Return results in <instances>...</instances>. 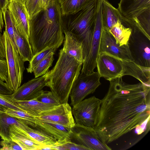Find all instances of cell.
<instances>
[{
  "label": "cell",
  "instance_id": "obj_11",
  "mask_svg": "<svg viewBox=\"0 0 150 150\" xmlns=\"http://www.w3.org/2000/svg\"><path fill=\"white\" fill-rule=\"evenodd\" d=\"M96 66L97 72L100 77L109 81L123 76L124 66L122 60L107 53L98 54Z\"/></svg>",
  "mask_w": 150,
  "mask_h": 150
},
{
  "label": "cell",
  "instance_id": "obj_17",
  "mask_svg": "<svg viewBox=\"0 0 150 150\" xmlns=\"http://www.w3.org/2000/svg\"><path fill=\"white\" fill-rule=\"evenodd\" d=\"M35 117L36 126L34 128L46 132L57 140L70 139V137L71 128L66 127L56 122Z\"/></svg>",
  "mask_w": 150,
  "mask_h": 150
},
{
  "label": "cell",
  "instance_id": "obj_30",
  "mask_svg": "<svg viewBox=\"0 0 150 150\" xmlns=\"http://www.w3.org/2000/svg\"><path fill=\"white\" fill-rule=\"evenodd\" d=\"M57 49L56 47H47L43 50L33 55L29 63L28 67L26 69L28 73L33 72L35 67L41 61L52 52H55Z\"/></svg>",
  "mask_w": 150,
  "mask_h": 150
},
{
  "label": "cell",
  "instance_id": "obj_10",
  "mask_svg": "<svg viewBox=\"0 0 150 150\" xmlns=\"http://www.w3.org/2000/svg\"><path fill=\"white\" fill-rule=\"evenodd\" d=\"M71 129L70 137L71 141L85 147L88 150L112 149L101 141L93 128L75 123Z\"/></svg>",
  "mask_w": 150,
  "mask_h": 150
},
{
  "label": "cell",
  "instance_id": "obj_7",
  "mask_svg": "<svg viewBox=\"0 0 150 150\" xmlns=\"http://www.w3.org/2000/svg\"><path fill=\"white\" fill-rule=\"evenodd\" d=\"M101 100L94 96L73 106L72 112L76 123L94 129L97 123Z\"/></svg>",
  "mask_w": 150,
  "mask_h": 150
},
{
  "label": "cell",
  "instance_id": "obj_42",
  "mask_svg": "<svg viewBox=\"0 0 150 150\" xmlns=\"http://www.w3.org/2000/svg\"><path fill=\"white\" fill-rule=\"evenodd\" d=\"M10 0H9V1ZM19 0V1H21L23 3L24 2V1H25V0Z\"/></svg>",
  "mask_w": 150,
  "mask_h": 150
},
{
  "label": "cell",
  "instance_id": "obj_1",
  "mask_svg": "<svg viewBox=\"0 0 150 150\" xmlns=\"http://www.w3.org/2000/svg\"><path fill=\"white\" fill-rule=\"evenodd\" d=\"M109 81L94 128L101 141L107 144L145 125L150 116V86L141 82L128 83L122 77Z\"/></svg>",
  "mask_w": 150,
  "mask_h": 150
},
{
  "label": "cell",
  "instance_id": "obj_9",
  "mask_svg": "<svg viewBox=\"0 0 150 150\" xmlns=\"http://www.w3.org/2000/svg\"><path fill=\"white\" fill-rule=\"evenodd\" d=\"M102 0H99L90 49L88 54L82 63L81 73L91 74L94 72L96 67V61L99 54L101 35L103 28L102 17Z\"/></svg>",
  "mask_w": 150,
  "mask_h": 150
},
{
  "label": "cell",
  "instance_id": "obj_37",
  "mask_svg": "<svg viewBox=\"0 0 150 150\" xmlns=\"http://www.w3.org/2000/svg\"><path fill=\"white\" fill-rule=\"evenodd\" d=\"M6 53L3 34L0 32V59H6Z\"/></svg>",
  "mask_w": 150,
  "mask_h": 150
},
{
  "label": "cell",
  "instance_id": "obj_36",
  "mask_svg": "<svg viewBox=\"0 0 150 150\" xmlns=\"http://www.w3.org/2000/svg\"><path fill=\"white\" fill-rule=\"evenodd\" d=\"M13 92V91L9 88L6 82L0 79V94L10 95Z\"/></svg>",
  "mask_w": 150,
  "mask_h": 150
},
{
  "label": "cell",
  "instance_id": "obj_20",
  "mask_svg": "<svg viewBox=\"0 0 150 150\" xmlns=\"http://www.w3.org/2000/svg\"><path fill=\"white\" fill-rule=\"evenodd\" d=\"M65 37L62 48L65 53L82 63L83 49L82 42L71 33L64 31Z\"/></svg>",
  "mask_w": 150,
  "mask_h": 150
},
{
  "label": "cell",
  "instance_id": "obj_24",
  "mask_svg": "<svg viewBox=\"0 0 150 150\" xmlns=\"http://www.w3.org/2000/svg\"><path fill=\"white\" fill-rule=\"evenodd\" d=\"M12 125H16L24 129L28 125L6 112H0V137L2 140H11L9 136V129Z\"/></svg>",
  "mask_w": 150,
  "mask_h": 150
},
{
  "label": "cell",
  "instance_id": "obj_6",
  "mask_svg": "<svg viewBox=\"0 0 150 150\" xmlns=\"http://www.w3.org/2000/svg\"><path fill=\"white\" fill-rule=\"evenodd\" d=\"M127 44L133 61L150 67V37L138 28L132 30Z\"/></svg>",
  "mask_w": 150,
  "mask_h": 150
},
{
  "label": "cell",
  "instance_id": "obj_3",
  "mask_svg": "<svg viewBox=\"0 0 150 150\" xmlns=\"http://www.w3.org/2000/svg\"><path fill=\"white\" fill-rule=\"evenodd\" d=\"M82 63L61 49L57 62L48 71L47 85L61 104L68 103L72 86L80 73Z\"/></svg>",
  "mask_w": 150,
  "mask_h": 150
},
{
  "label": "cell",
  "instance_id": "obj_35",
  "mask_svg": "<svg viewBox=\"0 0 150 150\" xmlns=\"http://www.w3.org/2000/svg\"><path fill=\"white\" fill-rule=\"evenodd\" d=\"M0 145L2 147L0 150H23L18 144L11 140H2L0 142Z\"/></svg>",
  "mask_w": 150,
  "mask_h": 150
},
{
  "label": "cell",
  "instance_id": "obj_2",
  "mask_svg": "<svg viewBox=\"0 0 150 150\" xmlns=\"http://www.w3.org/2000/svg\"><path fill=\"white\" fill-rule=\"evenodd\" d=\"M62 23L58 0L29 20V40L33 55L47 47L60 46L64 38Z\"/></svg>",
  "mask_w": 150,
  "mask_h": 150
},
{
  "label": "cell",
  "instance_id": "obj_4",
  "mask_svg": "<svg viewBox=\"0 0 150 150\" xmlns=\"http://www.w3.org/2000/svg\"><path fill=\"white\" fill-rule=\"evenodd\" d=\"M99 0L73 14L62 15L64 32L73 33L82 44L83 62L90 52Z\"/></svg>",
  "mask_w": 150,
  "mask_h": 150
},
{
  "label": "cell",
  "instance_id": "obj_19",
  "mask_svg": "<svg viewBox=\"0 0 150 150\" xmlns=\"http://www.w3.org/2000/svg\"><path fill=\"white\" fill-rule=\"evenodd\" d=\"M122 61L124 66L123 76L125 75L132 76L142 83L150 86V67L140 66L133 61Z\"/></svg>",
  "mask_w": 150,
  "mask_h": 150
},
{
  "label": "cell",
  "instance_id": "obj_26",
  "mask_svg": "<svg viewBox=\"0 0 150 150\" xmlns=\"http://www.w3.org/2000/svg\"><path fill=\"white\" fill-rule=\"evenodd\" d=\"M24 130L33 139L43 146L54 144L57 141L54 137L46 132L39 129H33L28 125Z\"/></svg>",
  "mask_w": 150,
  "mask_h": 150
},
{
  "label": "cell",
  "instance_id": "obj_41",
  "mask_svg": "<svg viewBox=\"0 0 150 150\" xmlns=\"http://www.w3.org/2000/svg\"><path fill=\"white\" fill-rule=\"evenodd\" d=\"M7 108L5 106L0 104V112H6Z\"/></svg>",
  "mask_w": 150,
  "mask_h": 150
},
{
  "label": "cell",
  "instance_id": "obj_31",
  "mask_svg": "<svg viewBox=\"0 0 150 150\" xmlns=\"http://www.w3.org/2000/svg\"><path fill=\"white\" fill-rule=\"evenodd\" d=\"M3 16L5 24V30L16 50L18 52L14 36V24L10 13L7 8L3 12Z\"/></svg>",
  "mask_w": 150,
  "mask_h": 150
},
{
  "label": "cell",
  "instance_id": "obj_39",
  "mask_svg": "<svg viewBox=\"0 0 150 150\" xmlns=\"http://www.w3.org/2000/svg\"><path fill=\"white\" fill-rule=\"evenodd\" d=\"M58 0H42V7L45 9Z\"/></svg>",
  "mask_w": 150,
  "mask_h": 150
},
{
  "label": "cell",
  "instance_id": "obj_15",
  "mask_svg": "<svg viewBox=\"0 0 150 150\" xmlns=\"http://www.w3.org/2000/svg\"><path fill=\"white\" fill-rule=\"evenodd\" d=\"M7 8L17 29L29 39V20L23 3L18 0H10Z\"/></svg>",
  "mask_w": 150,
  "mask_h": 150
},
{
  "label": "cell",
  "instance_id": "obj_5",
  "mask_svg": "<svg viewBox=\"0 0 150 150\" xmlns=\"http://www.w3.org/2000/svg\"><path fill=\"white\" fill-rule=\"evenodd\" d=\"M3 35L5 46L8 76L6 83L13 92L21 86L25 68V62L14 47L6 31H4Z\"/></svg>",
  "mask_w": 150,
  "mask_h": 150
},
{
  "label": "cell",
  "instance_id": "obj_8",
  "mask_svg": "<svg viewBox=\"0 0 150 150\" xmlns=\"http://www.w3.org/2000/svg\"><path fill=\"white\" fill-rule=\"evenodd\" d=\"M100 77L98 72H93L89 74L80 73L70 93L71 105L74 106L87 96L93 93L101 84Z\"/></svg>",
  "mask_w": 150,
  "mask_h": 150
},
{
  "label": "cell",
  "instance_id": "obj_38",
  "mask_svg": "<svg viewBox=\"0 0 150 150\" xmlns=\"http://www.w3.org/2000/svg\"><path fill=\"white\" fill-rule=\"evenodd\" d=\"M8 2L9 0H0V9L2 13L7 8Z\"/></svg>",
  "mask_w": 150,
  "mask_h": 150
},
{
  "label": "cell",
  "instance_id": "obj_33",
  "mask_svg": "<svg viewBox=\"0 0 150 150\" xmlns=\"http://www.w3.org/2000/svg\"><path fill=\"white\" fill-rule=\"evenodd\" d=\"M35 99L44 103L55 106L61 104L59 100L54 95L51 91L43 90Z\"/></svg>",
  "mask_w": 150,
  "mask_h": 150
},
{
  "label": "cell",
  "instance_id": "obj_12",
  "mask_svg": "<svg viewBox=\"0 0 150 150\" xmlns=\"http://www.w3.org/2000/svg\"><path fill=\"white\" fill-rule=\"evenodd\" d=\"M48 71L45 74L34 78L21 86L11 95L13 101H27L35 99L43 92L47 86Z\"/></svg>",
  "mask_w": 150,
  "mask_h": 150
},
{
  "label": "cell",
  "instance_id": "obj_18",
  "mask_svg": "<svg viewBox=\"0 0 150 150\" xmlns=\"http://www.w3.org/2000/svg\"><path fill=\"white\" fill-rule=\"evenodd\" d=\"M9 132L11 140L18 144L23 150H41L43 147L19 126L16 125H11Z\"/></svg>",
  "mask_w": 150,
  "mask_h": 150
},
{
  "label": "cell",
  "instance_id": "obj_28",
  "mask_svg": "<svg viewBox=\"0 0 150 150\" xmlns=\"http://www.w3.org/2000/svg\"><path fill=\"white\" fill-rule=\"evenodd\" d=\"M54 54V52H51L35 67L33 72L35 78L43 76L48 71L52 65Z\"/></svg>",
  "mask_w": 150,
  "mask_h": 150
},
{
  "label": "cell",
  "instance_id": "obj_22",
  "mask_svg": "<svg viewBox=\"0 0 150 150\" xmlns=\"http://www.w3.org/2000/svg\"><path fill=\"white\" fill-rule=\"evenodd\" d=\"M121 15L117 8L113 7L108 0H103L102 17L103 27L109 30L118 22Z\"/></svg>",
  "mask_w": 150,
  "mask_h": 150
},
{
  "label": "cell",
  "instance_id": "obj_23",
  "mask_svg": "<svg viewBox=\"0 0 150 150\" xmlns=\"http://www.w3.org/2000/svg\"><path fill=\"white\" fill-rule=\"evenodd\" d=\"M13 21L15 41L19 54L24 62H29L33 55L29 39L19 32Z\"/></svg>",
  "mask_w": 150,
  "mask_h": 150
},
{
  "label": "cell",
  "instance_id": "obj_21",
  "mask_svg": "<svg viewBox=\"0 0 150 150\" xmlns=\"http://www.w3.org/2000/svg\"><path fill=\"white\" fill-rule=\"evenodd\" d=\"M15 104L22 111L34 117L56 106L39 101L35 99L27 101H13Z\"/></svg>",
  "mask_w": 150,
  "mask_h": 150
},
{
  "label": "cell",
  "instance_id": "obj_13",
  "mask_svg": "<svg viewBox=\"0 0 150 150\" xmlns=\"http://www.w3.org/2000/svg\"><path fill=\"white\" fill-rule=\"evenodd\" d=\"M105 52L122 60L133 61L127 44L120 46L117 44L109 29L103 28L100 39L99 53Z\"/></svg>",
  "mask_w": 150,
  "mask_h": 150
},
{
  "label": "cell",
  "instance_id": "obj_34",
  "mask_svg": "<svg viewBox=\"0 0 150 150\" xmlns=\"http://www.w3.org/2000/svg\"><path fill=\"white\" fill-rule=\"evenodd\" d=\"M11 95H7L0 94V104L8 108L22 111L15 104L12 99Z\"/></svg>",
  "mask_w": 150,
  "mask_h": 150
},
{
  "label": "cell",
  "instance_id": "obj_16",
  "mask_svg": "<svg viewBox=\"0 0 150 150\" xmlns=\"http://www.w3.org/2000/svg\"><path fill=\"white\" fill-rule=\"evenodd\" d=\"M118 4L121 16L133 21L144 11L150 8V0H120Z\"/></svg>",
  "mask_w": 150,
  "mask_h": 150
},
{
  "label": "cell",
  "instance_id": "obj_27",
  "mask_svg": "<svg viewBox=\"0 0 150 150\" xmlns=\"http://www.w3.org/2000/svg\"><path fill=\"white\" fill-rule=\"evenodd\" d=\"M109 30L115 38L117 44L120 46L127 44L132 32L130 28L125 27L119 21Z\"/></svg>",
  "mask_w": 150,
  "mask_h": 150
},
{
  "label": "cell",
  "instance_id": "obj_25",
  "mask_svg": "<svg viewBox=\"0 0 150 150\" xmlns=\"http://www.w3.org/2000/svg\"><path fill=\"white\" fill-rule=\"evenodd\" d=\"M95 0H58L62 15L75 13Z\"/></svg>",
  "mask_w": 150,
  "mask_h": 150
},
{
  "label": "cell",
  "instance_id": "obj_40",
  "mask_svg": "<svg viewBox=\"0 0 150 150\" xmlns=\"http://www.w3.org/2000/svg\"><path fill=\"white\" fill-rule=\"evenodd\" d=\"M4 21L3 13L0 9V32L1 33L4 25Z\"/></svg>",
  "mask_w": 150,
  "mask_h": 150
},
{
  "label": "cell",
  "instance_id": "obj_29",
  "mask_svg": "<svg viewBox=\"0 0 150 150\" xmlns=\"http://www.w3.org/2000/svg\"><path fill=\"white\" fill-rule=\"evenodd\" d=\"M6 113L24 122L28 125L34 128L36 126V119L28 113L21 110H16L7 108Z\"/></svg>",
  "mask_w": 150,
  "mask_h": 150
},
{
  "label": "cell",
  "instance_id": "obj_32",
  "mask_svg": "<svg viewBox=\"0 0 150 150\" xmlns=\"http://www.w3.org/2000/svg\"><path fill=\"white\" fill-rule=\"evenodd\" d=\"M23 4L29 20L43 9L42 0H25Z\"/></svg>",
  "mask_w": 150,
  "mask_h": 150
},
{
  "label": "cell",
  "instance_id": "obj_14",
  "mask_svg": "<svg viewBox=\"0 0 150 150\" xmlns=\"http://www.w3.org/2000/svg\"><path fill=\"white\" fill-rule=\"evenodd\" d=\"M72 115L71 107L68 103H66L61 104L52 109L45 111L39 116L36 117L72 128L75 124Z\"/></svg>",
  "mask_w": 150,
  "mask_h": 150
}]
</instances>
